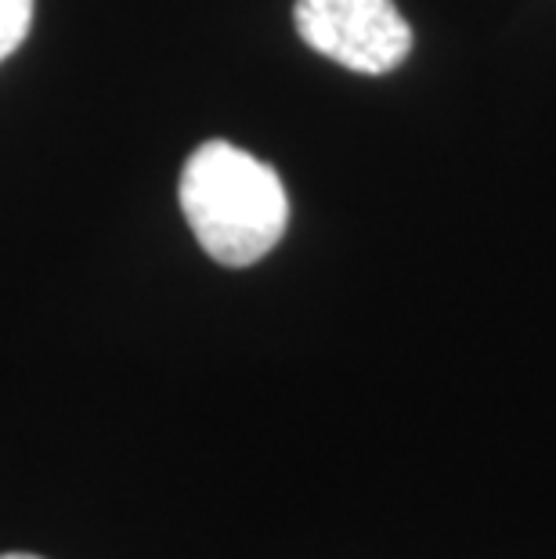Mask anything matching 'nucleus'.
<instances>
[{"label":"nucleus","instance_id":"nucleus-1","mask_svg":"<svg viewBox=\"0 0 556 559\" xmlns=\"http://www.w3.org/2000/svg\"><path fill=\"white\" fill-rule=\"evenodd\" d=\"M181 213L196 242L224 267H250L286 235L282 177L232 141H203L181 170Z\"/></svg>","mask_w":556,"mask_h":559},{"label":"nucleus","instance_id":"nucleus-4","mask_svg":"<svg viewBox=\"0 0 556 559\" xmlns=\"http://www.w3.org/2000/svg\"><path fill=\"white\" fill-rule=\"evenodd\" d=\"M0 559H40V556H33V552H0Z\"/></svg>","mask_w":556,"mask_h":559},{"label":"nucleus","instance_id":"nucleus-2","mask_svg":"<svg viewBox=\"0 0 556 559\" xmlns=\"http://www.w3.org/2000/svg\"><path fill=\"white\" fill-rule=\"evenodd\" d=\"M300 40L351 73L383 76L412 51V26L394 0H297Z\"/></svg>","mask_w":556,"mask_h":559},{"label":"nucleus","instance_id":"nucleus-3","mask_svg":"<svg viewBox=\"0 0 556 559\" xmlns=\"http://www.w3.org/2000/svg\"><path fill=\"white\" fill-rule=\"evenodd\" d=\"M33 0H0V62L29 37Z\"/></svg>","mask_w":556,"mask_h":559}]
</instances>
